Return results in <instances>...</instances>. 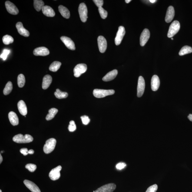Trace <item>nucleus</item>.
<instances>
[{"mask_svg":"<svg viewBox=\"0 0 192 192\" xmlns=\"http://www.w3.org/2000/svg\"><path fill=\"white\" fill-rule=\"evenodd\" d=\"M160 79L157 75H154L152 77L151 81V86L152 90L156 91L160 87Z\"/></svg>","mask_w":192,"mask_h":192,"instance_id":"nucleus-19","label":"nucleus"},{"mask_svg":"<svg viewBox=\"0 0 192 192\" xmlns=\"http://www.w3.org/2000/svg\"><path fill=\"white\" fill-rule=\"evenodd\" d=\"M19 111L21 114L23 116H25L27 114L28 110L26 105L23 100H20L18 104Z\"/></svg>","mask_w":192,"mask_h":192,"instance_id":"nucleus-22","label":"nucleus"},{"mask_svg":"<svg viewBox=\"0 0 192 192\" xmlns=\"http://www.w3.org/2000/svg\"><path fill=\"white\" fill-rule=\"evenodd\" d=\"M59 11L64 18L69 19L70 17V13L68 9L63 5H60L58 7Z\"/></svg>","mask_w":192,"mask_h":192,"instance_id":"nucleus-25","label":"nucleus"},{"mask_svg":"<svg viewBox=\"0 0 192 192\" xmlns=\"http://www.w3.org/2000/svg\"><path fill=\"white\" fill-rule=\"evenodd\" d=\"M8 118L10 122L13 126L18 125L19 120L18 116L13 111L10 112L8 114Z\"/></svg>","mask_w":192,"mask_h":192,"instance_id":"nucleus-20","label":"nucleus"},{"mask_svg":"<svg viewBox=\"0 0 192 192\" xmlns=\"http://www.w3.org/2000/svg\"><path fill=\"white\" fill-rule=\"evenodd\" d=\"M98 11L101 16L103 19H105L107 16V12L105 11L102 7L98 8Z\"/></svg>","mask_w":192,"mask_h":192,"instance_id":"nucleus-34","label":"nucleus"},{"mask_svg":"<svg viewBox=\"0 0 192 192\" xmlns=\"http://www.w3.org/2000/svg\"><path fill=\"white\" fill-rule=\"evenodd\" d=\"M25 168L28 169L29 171L33 172L36 170L37 167L36 165L33 164H27L25 166Z\"/></svg>","mask_w":192,"mask_h":192,"instance_id":"nucleus-35","label":"nucleus"},{"mask_svg":"<svg viewBox=\"0 0 192 192\" xmlns=\"http://www.w3.org/2000/svg\"><path fill=\"white\" fill-rule=\"evenodd\" d=\"M118 73L117 70H114L107 73L103 78V80L105 81H112L115 78Z\"/></svg>","mask_w":192,"mask_h":192,"instance_id":"nucleus-23","label":"nucleus"},{"mask_svg":"<svg viewBox=\"0 0 192 192\" xmlns=\"http://www.w3.org/2000/svg\"><path fill=\"white\" fill-rule=\"evenodd\" d=\"M95 3L96 5L99 8H101L102 7L104 1L103 0H94L93 1Z\"/></svg>","mask_w":192,"mask_h":192,"instance_id":"nucleus-40","label":"nucleus"},{"mask_svg":"<svg viewBox=\"0 0 192 192\" xmlns=\"http://www.w3.org/2000/svg\"><path fill=\"white\" fill-rule=\"evenodd\" d=\"M34 55L36 56H46L50 54L48 48L45 47H39L35 48L33 51Z\"/></svg>","mask_w":192,"mask_h":192,"instance_id":"nucleus-15","label":"nucleus"},{"mask_svg":"<svg viewBox=\"0 0 192 192\" xmlns=\"http://www.w3.org/2000/svg\"><path fill=\"white\" fill-rule=\"evenodd\" d=\"M97 43L100 52L102 53L105 52L107 48V43L104 37L102 36H99L97 38Z\"/></svg>","mask_w":192,"mask_h":192,"instance_id":"nucleus-13","label":"nucleus"},{"mask_svg":"<svg viewBox=\"0 0 192 192\" xmlns=\"http://www.w3.org/2000/svg\"><path fill=\"white\" fill-rule=\"evenodd\" d=\"M171 39L172 40H173V38H171Z\"/></svg>","mask_w":192,"mask_h":192,"instance_id":"nucleus-49","label":"nucleus"},{"mask_svg":"<svg viewBox=\"0 0 192 192\" xmlns=\"http://www.w3.org/2000/svg\"><path fill=\"white\" fill-rule=\"evenodd\" d=\"M145 88V83L144 78L142 76H140L138 78V85H137V97H140L143 95L144 93Z\"/></svg>","mask_w":192,"mask_h":192,"instance_id":"nucleus-7","label":"nucleus"},{"mask_svg":"<svg viewBox=\"0 0 192 192\" xmlns=\"http://www.w3.org/2000/svg\"><path fill=\"white\" fill-rule=\"evenodd\" d=\"M126 166V165L125 164V163L121 162L119 163L118 164H117L116 166V168H117V169L119 170H121L123 168H124Z\"/></svg>","mask_w":192,"mask_h":192,"instance_id":"nucleus-41","label":"nucleus"},{"mask_svg":"<svg viewBox=\"0 0 192 192\" xmlns=\"http://www.w3.org/2000/svg\"><path fill=\"white\" fill-rule=\"evenodd\" d=\"M158 189V186L157 184H154L150 186L148 188L146 192H156Z\"/></svg>","mask_w":192,"mask_h":192,"instance_id":"nucleus-38","label":"nucleus"},{"mask_svg":"<svg viewBox=\"0 0 192 192\" xmlns=\"http://www.w3.org/2000/svg\"><path fill=\"white\" fill-rule=\"evenodd\" d=\"M42 11L43 13L48 17H54L55 13L51 7L48 5H45L43 7Z\"/></svg>","mask_w":192,"mask_h":192,"instance_id":"nucleus-21","label":"nucleus"},{"mask_svg":"<svg viewBox=\"0 0 192 192\" xmlns=\"http://www.w3.org/2000/svg\"><path fill=\"white\" fill-rule=\"evenodd\" d=\"M150 36V33L149 30L145 28L142 32L140 38V44L141 46H144L148 40Z\"/></svg>","mask_w":192,"mask_h":192,"instance_id":"nucleus-12","label":"nucleus"},{"mask_svg":"<svg viewBox=\"0 0 192 192\" xmlns=\"http://www.w3.org/2000/svg\"><path fill=\"white\" fill-rule=\"evenodd\" d=\"M2 40L3 43L6 45H9L14 42V38L13 37L7 35L3 37Z\"/></svg>","mask_w":192,"mask_h":192,"instance_id":"nucleus-33","label":"nucleus"},{"mask_svg":"<svg viewBox=\"0 0 192 192\" xmlns=\"http://www.w3.org/2000/svg\"><path fill=\"white\" fill-rule=\"evenodd\" d=\"M131 1V0H126V1H125V2L127 3H129Z\"/></svg>","mask_w":192,"mask_h":192,"instance_id":"nucleus-46","label":"nucleus"},{"mask_svg":"<svg viewBox=\"0 0 192 192\" xmlns=\"http://www.w3.org/2000/svg\"><path fill=\"white\" fill-rule=\"evenodd\" d=\"M61 169L62 167L60 166H57V167L52 169L49 174L50 178L54 181L58 179L61 176L60 172Z\"/></svg>","mask_w":192,"mask_h":192,"instance_id":"nucleus-9","label":"nucleus"},{"mask_svg":"<svg viewBox=\"0 0 192 192\" xmlns=\"http://www.w3.org/2000/svg\"><path fill=\"white\" fill-rule=\"evenodd\" d=\"M180 28V24L178 21H174L172 23L169 28L167 36L172 38L178 32Z\"/></svg>","mask_w":192,"mask_h":192,"instance_id":"nucleus-3","label":"nucleus"},{"mask_svg":"<svg viewBox=\"0 0 192 192\" xmlns=\"http://www.w3.org/2000/svg\"><path fill=\"white\" fill-rule=\"evenodd\" d=\"M0 192H2V191H1V190H0Z\"/></svg>","mask_w":192,"mask_h":192,"instance_id":"nucleus-48","label":"nucleus"},{"mask_svg":"<svg viewBox=\"0 0 192 192\" xmlns=\"http://www.w3.org/2000/svg\"><path fill=\"white\" fill-rule=\"evenodd\" d=\"M56 144V140L54 138L49 139L47 140L44 147V151L46 154H49L52 152L55 148Z\"/></svg>","mask_w":192,"mask_h":192,"instance_id":"nucleus-4","label":"nucleus"},{"mask_svg":"<svg viewBox=\"0 0 192 192\" xmlns=\"http://www.w3.org/2000/svg\"><path fill=\"white\" fill-rule=\"evenodd\" d=\"M18 84L20 88H22L25 85V77L23 74H20L18 77Z\"/></svg>","mask_w":192,"mask_h":192,"instance_id":"nucleus-32","label":"nucleus"},{"mask_svg":"<svg viewBox=\"0 0 192 192\" xmlns=\"http://www.w3.org/2000/svg\"><path fill=\"white\" fill-rule=\"evenodd\" d=\"M58 112V110L57 109L52 108L50 109L49 110L48 114L47 115L46 119L48 121L52 119Z\"/></svg>","mask_w":192,"mask_h":192,"instance_id":"nucleus-26","label":"nucleus"},{"mask_svg":"<svg viewBox=\"0 0 192 192\" xmlns=\"http://www.w3.org/2000/svg\"><path fill=\"white\" fill-rule=\"evenodd\" d=\"M52 77L49 75H46L43 79L42 88L44 90L46 89L49 87L52 81Z\"/></svg>","mask_w":192,"mask_h":192,"instance_id":"nucleus-24","label":"nucleus"},{"mask_svg":"<svg viewBox=\"0 0 192 192\" xmlns=\"http://www.w3.org/2000/svg\"><path fill=\"white\" fill-rule=\"evenodd\" d=\"M68 129L70 132H74L76 130V126L74 121H70V124L68 126Z\"/></svg>","mask_w":192,"mask_h":192,"instance_id":"nucleus-36","label":"nucleus"},{"mask_svg":"<svg viewBox=\"0 0 192 192\" xmlns=\"http://www.w3.org/2000/svg\"><path fill=\"white\" fill-rule=\"evenodd\" d=\"M34 152V150H28V153L30 154H33Z\"/></svg>","mask_w":192,"mask_h":192,"instance_id":"nucleus-44","label":"nucleus"},{"mask_svg":"<svg viewBox=\"0 0 192 192\" xmlns=\"http://www.w3.org/2000/svg\"><path fill=\"white\" fill-rule=\"evenodd\" d=\"M156 1L155 0H150V1L152 3H154L155 2H156Z\"/></svg>","mask_w":192,"mask_h":192,"instance_id":"nucleus-47","label":"nucleus"},{"mask_svg":"<svg viewBox=\"0 0 192 192\" xmlns=\"http://www.w3.org/2000/svg\"><path fill=\"white\" fill-rule=\"evenodd\" d=\"M87 69L86 64H77L74 69V76L76 77H79L81 74L86 72Z\"/></svg>","mask_w":192,"mask_h":192,"instance_id":"nucleus-6","label":"nucleus"},{"mask_svg":"<svg viewBox=\"0 0 192 192\" xmlns=\"http://www.w3.org/2000/svg\"><path fill=\"white\" fill-rule=\"evenodd\" d=\"M16 27L18 30L19 33L20 35L23 36L24 37H28L29 36L30 33L29 31L27 30L24 28L22 23L18 22L17 23Z\"/></svg>","mask_w":192,"mask_h":192,"instance_id":"nucleus-16","label":"nucleus"},{"mask_svg":"<svg viewBox=\"0 0 192 192\" xmlns=\"http://www.w3.org/2000/svg\"><path fill=\"white\" fill-rule=\"evenodd\" d=\"M34 8L38 11H40L42 10L43 7L45 6L43 1L41 0H34Z\"/></svg>","mask_w":192,"mask_h":192,"instance_id":"nucleus-27","label":"nucleus"},{"mask_svg":"<svg viewBox=\"0 0 192 192\" xmlns=\"http://www.w3.org/2000/svg\"><path fill=\"white\" fill-rule=\"evenodd\" d=\"M188 118L190 121L192 122V114H190L188 116Z\"/></svg>","mask_w":192,"mask_h":192,"instance_id":"nucleus-43","label":"nucleus"},{"mask_svg":"<svg viewBox=\"0 0 192 192\" xmlns=\"http://www.w3.org/2000/svg\"><path fill=\"white\" fill-rule=\"evenodd\" d=\"M116 188V185L114 183H110L102 186L97 189L95 192H113Z\"/></svg>","mask_w":192,"mask_h":192,"instance_id":"nucleus-10","label":"nucleus"},{"mask_svg":"<svg viewBox=\"0 0 192 192\" xmlns=\"http://www.w3.org/2000/svg\"><path fill=\"white\" fill-rule=\"evenodd\" d=\"M61 65V63L58 61H54L50 65L49 70L50 71L56 72L59 69Z\"/></svg>","mask_w":192,"mask_h":192,"instance_id":"nucleus-28","label":"nucleus"},{"mask_svg":"<svg viewBox=\"0 0 192 192\" xmlns=\"http://www.w3.org/2000/svg\"><path fill=\"white\" fill-rule=\"evenodd\" d=\"M54 94L55 97L59 99L66 98L68 96V94L67 92H63L58 89H57L56 90V91L54 92Z\"/></svg>","mask_w":192,"mask_h":192,"instance_id":"nucleus-30","label":"nucleus"},{"mask_svg":"<svg viewBox=\"0 0 192 192\" xmlns=\"http://www.w3.org/2000/svg\"><path fill=\"white\" fill-rule=\"evenodd\" d=\"M3 161V157L1 155V154H0V163H1Z\"/></svg>","mask_w":192,"mask_h":192,"instance_id":"nucleus-45","label":"nucleus"},{"mask_svg":"<svg viewBox=\"0 0 192 192\" xmlns=\"http://www.w3.org/2000/svg\"><path fill=\"white\" fill-rule=\"evenodd\" d=\"M175 11L174 7L170 6L168 8L166 13L165 21L166 22L169 23L172 21L174 18Z\"/></svg>","mask_w":192,"mask_h":192,"instance_id":"nucleus-18","label":"nucleus"},{"mask_svg":"<svg viewBox=\"0 0 192 192\" xmlns=\"http://www.w3.org/2000/svg\"><path fill=\"white\" fill-rule=\"evenodd\" d=\"M192 52V48L191 47L188 46H185L181 48L179 52V54L180 56H183L185 54H190Z\"/></svg>","mask_w":192,"mask_h":192,"instance_id":"nucleus-29","label":"nucleus"},{"mask_svg":"<svg viewBox=\"0 0 192 192\" xmlns=\"http://www.w3.org/2000/svg\"><path fill=\"white\" fill-rule=\"evenodd\" d=\"M13 141L19 144H24L31 142L33 140V138L29 134H26L24 136L19 134L14 136L13 138Z\"/></svg>","mask_w":192,"mask_h":192,"instance_id":"nucleus-1","label":"nucleus"},{"mask_svg":"<svg viewBox=\"0 0 192 192\" xmlns=\"http://www.w3.org/2000/svg\"><path fill=\"white\" fill-rule=\"evenodd\" d=\"M78 12L80 19L83 22L85 23L88 18V9L86 5L84 3L80 4L79 7Z\"/></svg>","mask_w":192,"mask_h":192,"instance_id":"nucleus-5","label":"nucleus"},{"mask_svg":"<svg viewBox=\"0 0 192 192\" xmlns=\"http://www.w3.org/2000/svg\"><path fill=\"white\" fill-rule=\"evenodd\" d=\"M6 8L7 11L12 15H17L19 13L18 9L13 3L9 1H7L5 3Z\"/></svg>","mask_w":192,"mask_h":192,"instance_id":"nucleus-11","label":"nucleus"},{"mask_svg":"<svg viewBox=\"0 0 192 192\" xmlns=\"http://www.w3.org/2000/svg\"><path fill=\"white\" fill-rule=\"evenodd\" d=\"M28 149L26 148H21V150H20V152L21 153L23 154V155L24 156H26L27 155L28 153Z\"/></svg>","mask_w":192,"mask_h":192,"instance_id":"nucleus-42","label":"nucleus"},{"mask_svg":"<svg viewBox=\"0 0 192 192\" xmlns=\"http://www.w3.org/2000/svg\"><path fill=\"white\" fill-rule=\"evenodd\" d=\"M114 90L95 89L93 92V95L97 98H103L106 96L112 95L115 93Z\"/></svg>","mask_w":192,"mask_h":192,"instance_id":"nucleus-2","label":"nucleus"},{"mask_svg":"<svg viewBox=\"0 0 192 192\" xmlns=\"http://www.w3.org/2000/svg\"><path fill=\"white\" fill-rule=\"evenodd\" d=\"M81 120H82L83 124L85 125H87L90 122V119L88 116L84 115L83 116L81 117Z\"/></svg>","mask_w":192,"mask_h":192,"instance_id":"nucleus-39","label":"nucleus"},{"mask_svg":"<svg viewBox=\"0 0 192 192\" xmlns=\"http://www.w3.org/2000/svg\"><path fill=\"white\" fill-rule=\"evenodd\" d=\"M3 151H1V153H3Z\"/></svg>","mask_w":192,"mask_h":192,"instance_id":"nucleus-50","label":"nucleus"},{"mask_svg":"<svg viewBox=\"0 0 192 192\" xmlns=\"http://www.w3.org/2000/svg\"><path fill=\"white\" fill-rule=\"evenodd\" d=\"M13 89V84L11 81H9L6 85L3 90V93L5 95H8L11 92Z\"/></svg>","mask_w":192,"mask_h":192,"instance_id":"nucleus-31","label":"nucleus"},{"mask_svg":"<svg viewBox=\"0 0 192 192\" xmlns=\"http://www.w3.org/2000/svg\"><path fill=\"white\" fill-rule=\"evenodd\" d=\"M10 51L9 50L7 49H5L3 50L2 54H1V58H2L3 60L5 61L7 58V56L9 54Z\"/></svg>","mask_w":192,"mask_h":192,"instance_id":"nucleus-37","label":"nucleus"},{"mask_svg":"<svg viewBox=\"0 0 192 192\" xmlns=\"http://www.w3.org/2000/svg\"><path fill=\"white\" fill-rule=\"evenodd\" d=\"M61 40L62 41L66 46L69 49L74 50L75 49V44L71 38L66 36H62Z\"/></svg>","mask_w":192,"mask_h":192,"instance_id":"nucleus-14","label":"nucleus"},{"mask_svg":"<svg viewBox=\"0 0 192 192\" xmlns=\"http://www.w3.org/2000/svg\"><path fill=\"white\" fill-rule=\"evenodd\" d=\"M125 34V30L124 27L123 26H120L119 27L118 30L116 35L115 40L116 45H119L121 43V41Z\"/></svg>","mask_w":192,"mask_h":192,"instance_id":"nucleus-8","label":"nucleus"},{"mask_svg":"<svg viewBox=\"0 0 192 192\" xmlns=\"http://www.w3.org/2000/svg\"><path fill=\"white\" fill-rule=\"evenodd\" d=\"M24 183L27 188L32 192H41L38 187L32 182L29 180H25Z\"/></svg>","mask_w":192,"mask_h":192,"instance_id":"nucleus-17","label":"nucleus"}]
</instances>
